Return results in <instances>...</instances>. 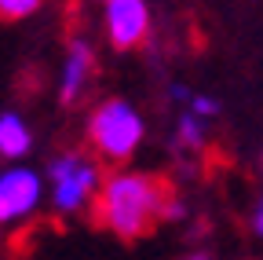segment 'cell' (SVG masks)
<instances>
[{"mask_svg":"<svg viewBox=\"0 0 263 260\" xmlns=\"http://www.w3.org/2000/svg\"><path fill=\"white\" fill-rule=\"evenodd\" d=\"M164 202H168V190L161 180L121 172V176H110V183L103 187L99 220L121 238H139L154 227L157 216H164Z\"/></svg>","mask_w":263,"mask_h":260,"instance_id":"1","label":"cell"},{"mask_svg":"<svg viewBox=\"0 0 263 260\" xmlns=\"http://www.w3.org/2000/svg\"><path fill=\"white\" fill-rule=\"evenodd\" d=\"M143 140V117L121 99L103 103L91 114V143L110 161H124Z\"/></svg>","mask_w":263,"mask_h":260,"instance_id":"2","label":"cell"},{"mask_svg":"<svg viewBox=\"0 0 263 260\" xmlns=\"http://www.w3.org/2000/svg\"><path fill=\"white\" fill-rule=\"evenodd\" d=\"M48 172H51V183H55V205L62 213L81 209L88 202V194L95 190V183H99V169L91 165V161L77 158V154L55 158Z\"/></svg>","mask_w":263,"mask_h":260,"instance_id":"3","label":"cell"},{"mask_svg":"<svg viewBox=\"0 0 263 260\" xmlns=\"http://www.w3.org/2000/svg\"><path fill=\"white\" fill-rule=\"evenodd\" d=\"M41 202V176L33 169H8L0 176V220L15 223L29 216Z\"/></svg>","mask_w":263,"mask_h":260,"instance_id":"4","label":"cell"},{"mask_svg":"<svg viewBox=\"0 0 263 260\" xmlns=\"http://www.w3.org/2000/svg\"><path fill=\"white\" fill-rule=\"evenodd\" d=\"M150 29V11L143 0H106V33L114 48H136Z\"/></svg>","mask_w":263,"mask_h":260,"instance_id":"5","label":"cell"},{"mask_svg":"<svg viewBox=\"0 0 263 260\" xmlns=\"http://www.w3.org/2000/svg\"><path fill=\"white\" fill-rule=\"evenodd\" d=\"M88 74H91V48L84 41H77L70 48V59H66V70H62V84H59L62 103H73L77 99L84 81H88Z\"/></svg>","mask_w":263,"mask_h":260,"instance_id":"6","label":"cell"},{"mask_svg":"<svg viewBox=\"0 0 263 260\" xmlns=\"http://www.w3.org/2000/svg\"><path fill=\"white\" fill-rule=\"evenodd\" d=\"M29 128L18 114H4L0 117V154L4 158H22L29 154Z\"/></svg>","mask_w":263,"mask_h":260,"instance_id":"7","label":"cell"},{"mask_svg":"<svg viewBox=\"0 0 263 260\" xmlns=\"http://www.w3.org/2000/svg\"><path fill=\"white\" fill-rule=\"evenodd\" d=\"M201 140H205V132H201V117H197V114L179 117V143H183V147H201Z\"/></svg>","mask_w":263,"mask_h":260,"instance_id":"8","label":"cell"},{"mask_svg":"<svg viewBox=\"0 0 263 260\" xmlns=\"http://www.w3.org/2000/svg\"><path fill=\"white\" fill-rule=\"evenodd\" d=\"M41 8V0H0V11H4V19H26Z\"/></svg>","mask_w":263,"mask_h":260,"instance_id":"9","label":"cell"},{"mask_svg":"<svg viewBox=\"0 0 263 260\" xmlns=\"http://www.w3.org/2000/svg\"><path fill=\"white\" fill-rule=\"evenodd\" d=\"M190 103H194V114H197V117H216V114H219V103L209 99V95H194Z\"/></svg>","mask_w":263,"mask_h":260,"instance_id":"10","label":"cell"},{"mask_svg":"<svg viewBox=\"0 0 263 260\" xmlns=\"http://www.w3.org/2000/svg\"><path fill=\"white\" fill-rule=\"evenodd\" d=\"M183 213H186V209H183V202H179V198H172V202H164V216H161V220H179Z\"/></svg>","mask_w":263,"mask_h":260,"instance_id":"11","label":"cell"},{"mask_svg":"<svg viewBox=\"0 0 263 260\" xmlns=\"http://www.w3.org/2000/svg\"><path fill=\"white\" fill-rule=\"evenodd\" d=\"M252 227H256V235H263V198L256 202V213H252Z\"/></svg>","mask_w":263,"mask_h":260,"instance_id":"12","label":"cell"},{"mask_svg":"<svg viewBox=\"0 0 263 260\" xmlns=\"http://www.w3.org/2000/svg\"><path fill=\"white\" fill-rule=\"evenodd\" d=\"M172 99H194V95H190L183 84H172Z\"/></svg>","mask_w":263,"mask_h":260,"instance_id":"13","label":"cell"},{"mask_svg":"<svg viewBox=\"0 0 263 260\" xmlns=\"http://www.w3.org/2000/svg\"><path fill=\"white\" fill-rule=\"evenodd\" d=\"M186 260H205V256H201V253H197V256H186Z\"/></svg>","mask_w":263,"mask_h":260,"instance_id":"14","label":"cell"}]
</instances>
